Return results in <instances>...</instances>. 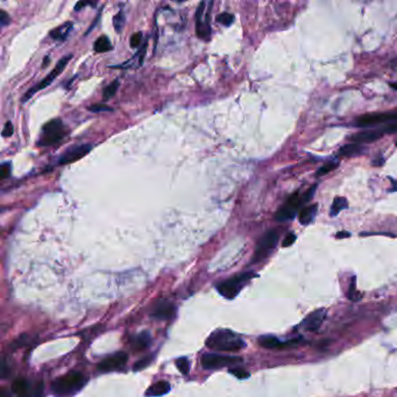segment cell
<instances>
[{
	"instance_id": "cell-27",
	"label": "cell",
	"mask_w": 397,
	"mask_h": 397,
	"mask_svg": "<svg viewBox=\"0 0 397 397\" xmlns=\"http://www.w3.org/2000/svg\"><path fill=\"white\" fill-rule=\"evenodd\" d=\"M118 87H119V80H118V79H116L115 82H112L111 84H110V85H108V86L105 87L104 91H103V95H104L105 101H108V99L112 98L113 95L116 94Z\"/></svg>"
},
{
	"instance_id": "cell-18",
	"label": "cell",
	"mask_w": 397,
	"mask_h": 397,
	"mask_svg": "<svg viewBox=\"0 0 397 397\" xmlns=\"http://www.w3.org/2000/svg\"><path fill=\"white\" fill-rule=\"evenodd\" d=\"M72 28H73V24L71 21L64 23L63 25L58 26V27H56L50 32V38L56 40V41H64V40H67L68 35L71 33Z\"/></svg>"
},
{
	"instance_id": "cell-28",
	"label": "cell",
	"mask_w": 397,
	"mask_h": 397,
	"mask_svg": "<svg viewBox=\"0 0 397 397\" xmlns=\"http://www.w3.org/2000/svg\"><path fill=\"white\" fill-rule=\"evenodd\" d=\"M338 165H339V162H337V161L336 162L326 163V164L323 165L322 168L318 169L317 172H316V176H317V177H322V176H324L326 174H329V172H331V171L336 170V169L338 168Z\"/></svg>"
},
{
	"instance_id": "cell-23",
	"label": "cell",
	"mask_w": 397,
	"mask_h": 397,
	"mask_svg": "<svg viewBox=\"0 0 397 397\" xmlns=\"http://www.w3.org/2000/svg\"><path fill=\"white\" fill-rule=\"evenodd\" d=\"M347 208H348V201L346 200V198L338 196V197L334 198L332 207H331L330 216L336 217L338 213L345 210V209H347Z\"/></svg>"
},
{
	"instance_id": "cell-22",
	"label": "cell",
	"mask_w": 397,
	"mask_h": 397,
	"mask_svg": "<svg viewBox=\"0 0 397 397\" xmlns=\"http://www.w3.org/2000/svg\"><path fill=\"white\" fill-rule=\"evenodd\" d=\"M363 149H365V147L362 145H359V143H350V145H345L343 147H340L339 155L352 157L363 153Z\"/></svg>"
},
{
	"instance_id": "cell-17",
	"label": "cell",
	"mask_w": 397,
	"mask_h": 397,
	"mask_svg": "<svg viewBox=\"0 0 397 397\" xmlns=\"http://www.w3.org/2000/svg\"><path fill=\"white\" fill-rule=\"evenodd\" d=\"M383 132L381 130H370V131H362L359 132V133H355L350 137V140L354 143H359V145H362V143H370L375 142L378 139H381L383 137Z\"/></svg>"
},
{
	"instance_id": "cell-12",
	"label": "cell",
	"mask_w": 397,
	"mask_h": 397,
	"mask_svg": "<svg viewBox=\"0 0 397 397\" xmlns=\"http://www.w3.org/2000/svg\"><path fill=\"white\" fill-rule=\"evenodd\" d=\"M128 356L125 352H118L116 354L110 355L109 358H106L105 360L98 365V370H101L103 373H109L113 372V370L121 369L123 367L126 365Z\"/></svg>"
},
{
	"instance_id": "cell-7",
	"label": "cell",
	"mask_w": 397,
	"mask_h": 397,
	"mask_svg": "<svg viewBox=\"0 0 397 397\" xmlns=\"http://www.w3.org/2000/svg\"><path fill=\"white\" fill-rule=\"evenodd\" d=\"M278 238H280V234L276 230H270L263 235L262 238L260 239L259 242H257L254 256H253V263L260 262L266 259V257L273 252V249L276 247Z\"/></svg>"
},
{
	"instance_id": "cell-47",
	"label": "cell",
	"mask_w": 397,
	"mask_h": 397,
	"mask_svg": "<svg viewBox=\"0 0 397 397\" xmlns=\"http://www.w3.org/2000/svg\"><path fill=\"white\" fill-rule=\"evenodd\" d=\"M395 145H396V147H397V141H396V143H395Z\"/></svg>"
},
{
	"instance_id": "cell-31",
	"label": "cell",
	"mask_w": 397,
	"mask_h": 397,
	"mask_svg": "<svg viewBox=\"0 0 397 397\" xmlns=\"http://www.w3.org/2000/svg\"><path fill=\"white\" fill-rule=\"evenodd\" d=\"M141 42H142V33L141 32L134 33V34L131 36V40H130L131 47H133V48L140 47Z\"/></svg>"
},
{
	"instance_id": "cell-33",
	"label": "cell",
	"mask_w": 397,
	"mask_h": 397,
	"mask_svg": "<svg viewBox=\"0 0 397 397\" xmlns=\"http://www.w3.org/2000/svg\"><path fill=\"white\" fill-rule=\"evenodd\" d=\"M356 289H355V277L352 278V283H351V288L348 290V299L352 300V301H358L360 299V296L356 295Z\"/></svg>"
},
{
	"instance_id": "cell-39",
	"label": "cell",
	"mask_w": 397,
	"mask_h": 397,
	"mask_svg": "<svg viewBox=\"0 0 397 397\" xmlns=\"http://www.w3.org/2000/svg\"><path fill=\"white\" fill-rule=\"evenodd\" d=\"M10 174H11L10 163H4L2 165V174H0V177H2V179H6L10 176Z\"/></svg>"
},
{
	"instance_id": "cell-44",
	"label": "cell",
	"mask_w": 397,
	"mask_h": 397,
	"mask_svg": "<svg viewBox=\"0 0 397 397\" xmlns=\"http://www.w3.org/2000/svg\"><path fill=\"white\" fill-rule=\"evenodd\" d=\"M0 397H9V394H7L6 389H2V392H0Z\"/></svg>"
},
{
	"instance_id": "cell-38",
	"label": "cell",
	"mask_w": 397,
	"mask_h": 397,
	"mask_svg": "<svg viewBox=\"0 0 397 397\" xmlns=\"http://www.w3.org/2000/svg\"><path fill=\"white\" fill-rule=\"evenodd\" d=\"M10 21H11L10 16L7 14L6 11L4 10L0 11V25H2V27H5L6 25H9Z\"/></svg>"
},
{
	"instance_id": "cell-35",
	"label": "cell",
	"mask_w": 397,
	"mask_h": 397,
	"mask_svg": "<svg viewBox=\"0 0 397 397\" xmlns=\"http://www.w3.org/2000/svg\"><path fill=\"white\" fill-rule=\"evenodd\" d=\"M295 241H296V234L288 233L286 234V237L284 238V240L282 242V246L283 247H290Z\"/></svg>"
},
{
	"instance_id": "cell-19",
	"label": "cell",
	"mask_w": 397,
	"mask_h": 397,
	"mask_svg": "<svg viewBox=\"0 0 397 397\" xmlns=\"http://www.w3.org/2000/svg\"><path fill=\"white\" fill-rule=\"evenodd\" d=\"M318 211V204H311L303 208L300 212L299 220L301 225H309L315 219Z\"/></svg>"
},
{
	"instance_id": "cell-40",
	"label": "cell",
	"mask_w": 397,
	"mask_h": 397,
	"mask_svg": "<svg viewBox=\"0 0 397 397\" xmlns=\"http://www.w3.org/2000/svg\"><path fill=\"white\" fill-rule=\"evenodd\" d=\"M149 362H150V358H145L143 360H141V361H139V362L135 363V365H134V370H139V369L145 368V367L148 365Z\"/></svg>"
},
{
	"instance_id": "cell-5",
	"label": "cell",
	"mask_w": 397,
	"mask_h": 397,
	"mask_svg": "<svg viewBox=\"0 0 397 397\" xmlns=\"http://www.w3.org/2000/svg\"><path fill=\"white\" fill-rule=\"evenodd\" d=\"M212 2H202L194 14L196 18V33L198 38L209 41L211 36V10Z\"/></svg>"
},
{
	"instance_id": "cell-13",
	"label": "cell",
	"mask_w": 397,
	"mask_h": 397,
	"mask_svg": "<svg viewBox=\"0 0 397 397\" xmlns=\"http://www.w3.org/2000/svg\"><path fill=\"white\" fill-rule=\"evenodd\" d=\"M91 149H92V146L91 145H79V146L71 147V148H69L67 152L60 157L58 164L64 165L75 162V161H78L82 159V157L87 155V154L91 152Z\"/></svg>"
},
{
	"instance_id": "cell-46",
	"label": "cell",
	"mask_w": 397,
	"mask_h": 397,
	"mask_svg": "<svg viewBox=\"0 0 397 397\" xmlns=\"http://www.w3.org/2000/svg\"><path fill=\"white\" fill-rule=\"evenodd\" d=\"M392 189H391V191H397V181H392Z\"/></svg>"
},
{
	"instance_id": "cell-11",
	"label": "cell",
	"mask_w": 397,
	"mask_h": 397,
	"mask_svg": "<svg viewBox=\"0 0 397 397\" xmlns=\"http://www.w3.org/2000/svg\"><path fill=\"white\" fill-rule=\"evenodd\" d=\"M176 314V308L170 301L161 299L157 300L155 303L153 304L152 310H150V316L155 319H160V321H169V319L174 318Z\"/></svg>"
},
{
	"instance_id": "cell-41",
	"label": "cell",
	"mask_w": 397,
	"mask_h": 397,
	"mask_svg": "<svg viewBox=\"0 0 397 397\" xmlns=\"http://www.w3.org/2000/svg\"><path fill=\"white\" fill-rule=\"evenodd\" d=\"M87 5H90V6H95V3H90V2H79V3H77V4H76V6H75V11H80V9H82V7H85V6H87Z\"/></svg>"
},
{
	"instance_id": "cell-10",
	"label": "cell",
	"mask_w": 397,
	"mask_h": 397,
	"mask_svg": "<svg viewBox=\"0 0 397 397\" xmlns=\"http://www.w3.org/2000/svg\"><path fill=\"white\" fill-rule=\"evenodd\" d=\"M387 121H396L397 123V110L390 112L368 113L356 118L354 125L358 127H369L377 124H384Z\"/></svg>"
},
{
	"instance_id": "cell-43",
	"label": "cell",
	"mask_w": 397,
	"mask_h": 397,
	"mask_svg": "<svg viewBox=\"0 0 397 397\" xmlns=\"http://www.w3.org/2000/svg\"><path fill=\"white\" fill-rule=\"evenodd\" d=\"M383 163H384V159H383V157H378V160L376 159V160L374 161L373 165H377V167H380V165H382Z\"/></svg>"
},
{
	"instance_id": "cell-32",
	"label": "cell",
	"mask_w": 397,
	"mask_h": 397,
	"mask_svg": "<svg viewBox=\"0 0 397 397\" xmlns=\"http://www.w3.org/2000/svg\"><path fill=\"white\" fill-rule=\"evenodd\" d=\"M230 373L233 374L235 377L240 378V380H244V378H247L249 377V373L246 372L242 368H233V369H230Z\"/></svg>"
},
{
	"instance_id": "cell-21",
	"label": "cell",
	"mask_w": 397,
	"mask_h": 397,
	"mask_svg": "<svg viewBox=\"0 0 397 397\" xmlns=\"http://www.w3.org/2000/svg\"><path fill=\"white\" fill-rule=\"evenodd\" d=\"M170 390V384L165 381H160L157 383H154L152 387H149L146 391V396H162L165 395Z\"/></svg>"
},
{
	"instance_id": "cell-9",
	"label": "cell",
	"mask_w": 397,
	"mask_h": 397,
	"mask_svg": "<svg viewBox=\"0 0 397 397\" xmlns=\"http://www.w3.org/2000/svg\"><path fill=\"white\" fill-rule=\"evenodd\" d=\"M241 362H242L241 358H238V356L219 355V354H213V353H207V354H204L201 359L202 366H203V368L205 369L219 368V367H224V366H233Z\"/></svg>"
},
{
	"instance_id": "cell-1",
	"label": "cell",
	"mask_w": 397,
	"mask_h": 397,
	"mask_svg": "<svg viewBox=\"0 0 397 397\" xmlns=\"http://www.w3.org/2000/svg\"><path fill=\"white\" fill-rule=\"evenodd\" d=\"M208 347L217 351H240L246 347L245 341L229 330L215 331L207 340Z\"/></svg>"
},
{
	"instance_id": "cell-14",
	"label": "cell",
	"mask_w": 397,
	"mask_h": 397,
	"mask_svg": "<svg viewBox=\"0 0 397 397\" xmlns=\"http://www.w3.org/2000/svg\"><path fill=\"white\" fill-rule=\"evenodd\" d=\"M299 339H290L288 341H282L278 338L274 336H262L259 338V345L263 348H268V350H278V348H285L296 346L299 344Z\"/></svg>"
},
{
	"instance_id": "cell-16",
	"label": "cell",
	"mask_w": 397,
	"mask_h": 397,
	"mask_svg": "<svg viewBox=\"0 0 397 397\" xmlns=\"http://www.w3.org/2000/svg\"><path fill=\"white\" fill-rule=\"evenodd\" d=\"M325 317H326L325 309H319V310L312 312V314L309 315L308 317L304 319L302 326L304 327V330L310 331V332H315V331H317L319 327L322 326Z\"/></svg>"
},
{
	"instance_id": "cell-2",
	"label": "cell",
	"mask_w": 397,
	"mask_h": 397,
	"mask_svg": "<svg viewBox=\"0 0 397 397\" xmlns=\"http://www.w3.org/2000/svg\"><path fill=\"white\" fill-rule=\"evenodd\" d=\"M87 382V378L79 372H70L58 377L51 384V391L58 397H68L78 392Z\"/></svg>"
},
{
	"instance_id": "cell-29",
	"label": "cell",
	"mask_w": 397,
	"mask_h": 397,
	"mask_svg": "<svg viewBox=\"0 0 397 397\" xmlns=\"http://www.w3.org/2000/svg\"><path fill=\"white\" fill-rule=\"evenodd\" d=\"M217 21H218L219 24H222L224 26H231L233 24L234 21V16L231 13H227V12H224L222 14H219V16H217Z\"/></svg>"
},
{
	"instance_id": "cell-25",
	"label": "cell",
	"mask_w": 397,
	"mask_h": 397,
	"mask_svg": "<svg viewBox=\"0 0 397 397\" xmlns=\"http://www.w3.org/2000/svg\"><path fill=\"white\" fill-rule=\"evenodd\" d=\"M12 390L20 397L27 396L28 382L26 381L25 378H17V380L12 383Z\"/></svg>"
},
{
	"instance_id": "cell-6",
	"label": "cell",
	"mask_w": 397,
	"mask_h": 397,
	"mask_svg": "<svg viewBox=\"0 0 397 397\" xmlns=\"http://www.w3.org/2000/svg\"><path fill=\"white\" fill-rule=\"evenodd\" d=\"M65 132H67L65 131V126L61 119L50 120L49 123L43 126L41 138H40L38 145L40 147L53 146L65 137Z\"/></svg>"
},
{
	"instance_id": "cell-42",
	"label": "cell",
	"mask_w": 397,
	"mask_h": 397,
	"mask_svg": "<svg viewBox=\"0 0 397 397\" xmlns=\"http://www.w3.org/2000/svg\"><path fill=\"white\" fill-rule=\"evenodd\" d=\"M336 237L338 238V239H343V238H348V237H351V233H348V232H339L338 233Z\"/></svg>"
},
{
	"instance_id": "cell-37",
	"label": "cell",
	"mask_w": 397,
	"mask_h": 397,
	"mask_svg": "<svg viewBox=\"0 0 397 397\" xmlns=\"http://www.w3.org/2000/svg\"><path fill=\"white\" fill-rule=\"evenodd\" d=\"M381 131L383 132V134H394V133H397V123L389 124L385 127L382 128Z\"/></svg>"
},
{
	"instance_id": "cell-36",
	"label": "cell",
	"mask_w": 397,
	"mask_h": 397,
	"mask_svg": "<svg viewBox=\"0 0 397 397\" xmlns=\"http://www.w3.org/2000/svg\"><path fill=\"white\" fill-rule=\"evenodd\" d=\"M89 111L97 113V112H103V111H112V109H111V108H109V106H106V105L98 104V105L90 106V108H89Z\"/></svg>"
},
{
	"instance_id": "cell-45",
	"label": "cell",
	"mask_w": 397,
	"mask_h": 397,
	"mask_svg": "<svg viewBox=\"0 0 397 397\" xmlns=\"http://www.w3.org/2000/svg\"><path fill=\"white\" fill-rule=\"evenodd\" d=\"M389 85H390V87H392V89L397 90V82H391V83H389Z\"/></svg>"
},
{
	"instance_id": "cell-30",
	"label": "cell",
	"mask_w": 397,
	"mask_h": 397,
	"mask_svg": "<svg viewBox=\"0 0 397 397\" xmlns=\"http://www.w3.org/2000/svg\"><path fill=\"white\" fill-rule=\"evenodd\" d=\"M176 366H177V368L182 374H189L190 362L186 358H179L177 361H176Z\"/></svg>"
},
{
	"instance_id": "cell-26",
	"label": "cell",
	"mask_w": 397,
	"mask_h": 397,
	"mask_svg": "<svg viewBox=\"0 0 397 397\" xmlns=\"http://www.w3.org/2000/svg\"><path fill=\"white\" fill-rule=\"evenodd\" d=\"M125 23H126V19H125L124 11H119L115 16V18H113V26H115L117 33H120L123 31Z\"/></svg>"
},
{
	"instance_id": "cell-4",
	"label": "cell",
	"mask_w": 397,
	"mask_h": 397,
	"mask_svg": "<svg viewBox=\"0 0 397 397\" xmlns=\"http://www.w3.org/2000/svg\"><path fill=\"white\" fill-rule=\"evenodd\" d=\"M253 277H255V274L252 271H247V273L238 274L235 276L220 282L217 285V290L223 297H225L227 300H233L234 297L238 296V293L241 291V289L244 288L246 283L251 281Z\"/></svg>"
},
{
	"instance_id": "cell-8",
	"label": "cell",
	"mask_w": 397,
	"mask_h": 397,
	"mask_svg": "<svg viewBox=\"0 0 397 397\" xmlns=\"http://www.w3.org/2000/svg\"><path fill=\"white\" fill-rule=\"evenodd\" d=\"M71 57H72V55H67V56L62 57L61 60L58 61V63L56 64V67H55L53 70L49 72V75H47L45 78H43L41 82L38 84V85L33 86L32 89H29L27 92L25 93L24 98H23V103H26L27 101H29V99H31L36 92H38V91L45 89V87H47V86H49L50 84L54 82V79L57 78V77L60 76V73H62V71L64 70L69 62H70Z\"/></svg>"
},
{
	"instance_id": "cell-3",
	"label": "cell",
	"mask_w": 397,
	"mask_h": 397,
	"mask_svg": "<svg viewBox=\"0 0 397 397\" xmlns=\"http://www.w3.org/2000/svg\"><path fill=\"white\" fill-rule=\"evenodd\" d=\"M316 189H317V185L311 186L310 189H309L307 192L303 194V197H301L299 192L292 193L291 196L288 198V201L285 202L284 205H283L280 210L277 211L276 216H275V218H276L277 222H286V220H291L293 217L296 216L299 209L302 207L303 204H305L307 202L311 200V197L314 196Z\"/></svg>"
},
{
	"instance_id": "cell-24",
	"label": "cell",
	"mask_w": 397,
	"mask_h": 397,
	"mask_svg": "<svg viewBox=\"0 0 397 397\" xmlns=\"http://www.w3.org/2000/svg\"><path fill=\"white\" fill-rule=\"evenodd\" d=\"M93 48L95 53H108V51L112 49V43L109 40L108 36L102 35L95 40Z\"/></svg>"
},
{
	"instance_id": "cell-15",
	"label": "cell",
	"mask_w": 397,
	"mask_h": 397,
	"mask_svg": "<svg viewBox=\"0 0 397 397\" xmlns=\"http://www.w3.org/2000/svg\"><path fill=\"white\" fill-rule=\"evenodd\" d=\"M147 46H148V41H146L145 43H143V45L140 47V49H139L138 53L135 54L133 57H131L130 60H127L126 62H124V63H121L119 65H113V67H110V68L125 69V70H128V69L140 68L143 64V61H145Z\"/></svg>"
},
{
	"instance_id": "cell-20",
	"label": "cell",
	"mask_w": 397,
	"mask_h": 397,
	"mask_svg": "<svg viewBox=\"0 0 397 397\" xmlns=\"http://www.w3.org/2000/svg\"><path fill=\"white\" fill-rule=\"evenodd\" d=\"M150 345V334L142 332L131 339V346L134 351H143Z\"/></svg>"
},
{
	"instance_id": "cell-34",
	"label": "cell",
	"mask_w": 397,
	"mask_h": 397,
	"mask_svg": "<svg viewBox=\"0 0 397 397\" xmlns=\"http://www.w3.org/2000/svg\"><path fill=\"white\" fill-rule=\"evenodd\" d=\"M13 124L11 123V121H6L5 126H4V131H3V137L4 138H10L13 135Z\"/></svg>"
}]
</instances>
